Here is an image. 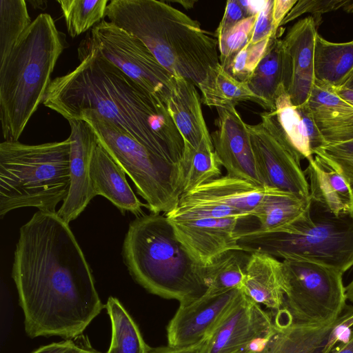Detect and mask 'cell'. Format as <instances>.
I'll use <instances>...</instances> for the list:
<instances>
[{"label": "cell", "mask_w": 353, "mask_h": 353, "mask_svg": "<svg viewBox=\"0 0 353 353\" xmlns=\"http://www.w3.org/2000/svg\"><path fill=\"white\" fill-rule=\"evenodd\" d=\"M242 219L168 220L190 256L197 263L206 266L225 251L241 250L237 236Z\"/></svg>", "instance_id": "16"}, {"label": "cell", "mask_w": 353, "mask_h": 353, "mask_svg": "<svg viewBox=\"0 0 353 353\" xmlns=\"http://www.w3.org/2000/svg\"><path fill=\"white\" fill-rule=\"evenodd\" d=\"M122 256L134 280L152 294L183 305L207 290L203 266L183 246L165 214L150 212L131 221Z\"/></svg>", "instance_id": "5"}, {"label": "cell", "mask_w": 353, "mask_h": 353, "mask_svg": "<svg viewBox=\"0 0 353 353\" xmlns=\"http://www.w3.org/2000/svg\"><path fill=\"white\" fill-rule=\"evenodd\" d=\"M234 289L216 295L203 294L179 307L167 327L168 345L183 347L209 337L241 295Z\"/></svg>", "instance_id": "14"}, {"label": "cell", "mask_w": 353, "mask_h": 353, "mask_svg": "<svg viewBox=\"0 0 353 353\" xmlns=\"http://www.w3.org/2000/svg\"><path fill=\"white\" fill-rule=\"evenodd\" d=\"M112 325V339L107 353H150L140 330L120 301L108 298L105 305Z\"/></svg>", "instance_id": "31"}, {"label": "cell", "mask_w": 353, "mask_h": 353, "mask_svg": "<svg viewBox=\"0 0 353 353\" xmlns=\"http://www.w3.org/2000/svg\"><path fill=\"white\" fill-rule=\"evenodd\" d=\"M90 176L94 195H101L112 203L123 214L129 211L136 216L144 214L147 208L129 185L124 170L99 143L90 163Z\"/></svg>", "instance_id": "22"}, {"label": "cell", "mask_w": 353, "mask_h": 353, "mask_svg": "<svg viewBox=\"0 0 353 353\" xmlns=\"http://www.w3.org/2000/svg\"><path fill=\"white\" fill-rule=\"evenodd\" d=\"M248 17L249 15L240 1H228L223 18L214 34L215 37H221L235 25Z\"/></svg>", "instance_id": "40"}, {"label": "cell", "mask_w": 353, "mask_h": 353, "mask_svg": "<svg viewBox=\"0 0 353 353\" xmlns=\"http://www.w3.org/2000/svg\"><path fill=\"white\" fill-rule=\"evenodd\" d=\"M67 44L51 15L41 13L0 62V121L5 141H18L43 103Z\"/></svg>", "instance_id": "4"}, {"label": "cell", "mask_w": 353, "mask_h": 353, "mask_svg": "<svg viewBox=\"0 0 353 353\" xmlns=\"http://www.w3.org/2000/svg\"><path fill=\"white\" fill-rule=\"evenodd\" d=\"M311 208L310 200L290 192L268 187L253 216L256 219L259 229L273 232L292 223Z\"/></svg>", "instance_id": "27"}, {"label": "cell", "mask_w": 353, "mask_h": 353, "mask_svg": "<svg viewBox=\"0 0 353 353\" xmlns=\"http://www.w3.org/2000/svg\"><path fill=\"white\" fill-rule=\"evenodd\" d=\"M282 263V308L294 323L325 324L342 314L347 301L343 272L303 259H286Z\"/></svg>", "instance_id": "9"}, {"label": "cell", "mask_w": 353, "mask_h": 353, "mask_svg": "<svg viewBox=\"0 0 353 353\" xmlns=\"http://www.w3.org/2000/svg\"><path fill=\"white\" fill-rule=\"evenodd\" d=\"M272 113L281 134L301 159L312 158L315 150L326 144L307 102L294 105L287 91L283 90L277 97L275 110Z\"/></svg>", "instance_id": "20"}, {"label": "cell", "mask_w": 353, "mask_h": 353, "mask_svg": "<svg viewBox=\"0 0 353 353\" xmlns=\"http://www.w3.org/2000/svg\"><path fill=\"white\" fill-rule=\"evenodd\" d=\"M68 122L70 184L68 195L57 211L59 216L68 223L76 219L95 196L90 169L93 152L99 144L94 131L85 121Z\"/></svg>", "instance_id": "15"}, {"label": "cell", "mask_w": 353, "mask_h": 353, "mask_svg": "<svg viewBox=\"0 0 353 353\" xmlns=\"http://www.w3.org/2000/svg\"><path fill=\"white\" fill-rule=\"evenodd\" d=\"M250 255L251 253L242 250H230L203 266V278L207 286L204 294L216 295L242 289Z\"/></svg>", "instance_id": "29"}, {"label": "cell", "mask_w": 353, "mask_h": 353, "mask_svg": "<svg viewBox=\"0 0 353 353\" xmlns=\"http://www.w3.org/2000/svg\"><path fill=\"white\" fill-rule=\"evenodd\" d=\"M339 319L325 324H303L277 311L276 331L259 353H321Z\"/></svg>", "instance_id": "23"}, {"label": "cell", "mask_w": 353, "mask_h": 353, "mask_svg": "<svg viewBox=\"0 0 353 353\" xmlns=\"http://www.w3.org/2000/svg\"><path fill=\"white\" fill-rule=\"evenodd\" d=\"M337 94L346 101L353 105V90L343 87L334 88Z\"/></svg>", "instance_id": "46"}, {"label": "cell", "mask_w": 353, "mask_h": 353, "mask_svg": "<svg viewBox=\"0 0 353 353\" xmlns=\"http://www.w3.org/2000/svg\"><path fill=\"white\" fill-rule=\"evenodd\" d=\"M331 353H353V330L343 344Z\"/></svg>", "instance_id": "45"}, {"label": "cell", "mask_w": 353, "mask_h": 353, "mask_svg": "<svg viewBox=\"0 0 353 353\" xmlns=\"http://www.w3.org/2000/svg\"><path fill=\"white\" fill-rule=\"evenodd\" d=\"M353 69V41L334 43L316 35L314 54L315 81L337 88Z\"/></svg>", "instance_id": "28"}, {"label": "cell", "mask_w": 353, "mask_h": 353, "mask_svg": "<svg viewBox=\"0 0 353 353\" xmlns=\"http://www.w3.org/2000/svg\"><path fill=\"white\" fill-rule=\"evenodd\" d=\"M274 0H266L265 3L257 14L253 33L250 39L252 44L277 35L273 24Z\"/></svg>", "instance_id": "39"}, {"label": "cell", "mask_w": 353, "mask_h": 353, "mask_svg": "<svg viewBox=\"0 0 353 353\" xmlns=\"http://www.w3.org/2000/svg\"><path fill=\"white\" fill-rule=\"evenodd\" d=\"M270 39L255 44L249 42L236 54L226 72L236 80L246 83L264 56Z\"/></svg>", "instance_id": "37"}, {"label": "cell", "mask_w": 353, "mask_h": 353, "mask_svg": "<svg viewBox=\"0 0 353 353\" xmlns=\"http://www.w3.org/2000/svg\"><path fill=\"white\" fill-rule=\"evenodd\" d=\"M32 353H100L88 345L77 344L72 339L42 346Z\"/></svg>", "instance_id": "42"}, {"label": "cell", "mask_w": 353, "mask_h": 353, "mask_svg": "<svg viewBox=\"0 0 353 353\" xmlns=\"http://www.w3.org/2000/svg\"><path fill=\"white\" fill-rule=\"evenodd\" d=\"M174 81L167 108L184 141L196 148L205 137H210L196 86L186 79L174 75Z\"/></svg>", "instance_id": "25"}, {"label": "cell", "mask_w": 353, "mask_h": 353, "mask_svg": "<svg viewBox=\"0 0 353 353\" xmlns=\"http://www.w3.org/2000/svg\"><path fill=\"white\" fill-rule=\"evenodd\" d=\"M345 0H299L290 10L280 24L283 26L305 13H312L316 16L343 9ZM279 26V27H280Z\"/></svg>", "instance_id": "38"}, {"label": "cell", "mask_w": 353, "mask_h": 353, "mask_svg": "<svg viewBox=\"0 0 353 353\" xmlns=\"http://www.w3.org/2000/svg\"><path fill=\"white\" fill-rule=\"evenodd\" d=\"M307 161L303 171L312 204L314 203L325 214L352 217L353 197L343 177L318 155Z\"/></svg>", "instance_id": "21"}, {"label": "cell", "mask_w": 353, "mask_h": 353, "mask_svg": "<svg viewBox=\"0 0 353 353\" xmlns=\"http://www.w3.org/2000/svg\"><path fill=\"white\" fill-rule=\"evenodd\" d=\"M256 15L249 17L217 39L219 61L221 68L227 72L236 54L250 41Z\"/></svg>", "instance_id": "35"}, {"label": "cell", "mask_w": 353, "mask_h": 353, "mask_svg": "<svg viewBox=\"0 0 353 353\" xmlns=\"http://www.w3.org/2000/svg\"><path fill=\"white\" fill-rule=\"evenodd\" d=\"M267 190L268 187L226 174L183 194L179 201L231 208L253 216Z\"/></svg>", "instance_id": "18"}, {"label": "cell", "mask_w": 353, "mask_h": 353, "mask_svg": "<svg viewBox=\"0 0 353 353\" xmlns=\"http://www.w3.org/2000/svg\"><path fill=\"white\" fill-rule=\"evenodd\" d=\"M105 17L140 39L170 73L197 87L209 105L221 68L214 34L162 1L112 0Z\"/></svg>", "instance_id": "3"}, {"label": "cell", "mask_w": 353, "mask_h": 353, "mask_svg": "<svg viewBox=\"0 0 353 353\" xmlns=\"http://www.w3.org/2000/svg\"><path fill=\"white\" fill-rule=\"evenodd\" d=\"M31 23L24 0H0V62Z\"/></svg>", "instance_id": "33"}, {"label": "cell", "mask_w": 353, "mask_h": 353, "mask_svg": "<svg viewBox=\"0 0 353 353\" xmlns=\"http://www.w3.org/2000/svg\"><path fill=\"white\" fill-rule=\"evenodd\" d=\"M68 224L38 210L19 230L12 277L31 338H77L105 307Z\"/></svg>", "instance_id": "1"}, {"label": "cell", "mask_w": 353, "mask_h": 353, "mask_svg": "<svg viewBox=\"0 0 353 353\" xmlns=\"http://www.w3.org/2000/svg\"><path fill=\"white\" fill-rule=\"evenodd\" d=\"M353 327V310L341 314L329 334L326 344L321 353H331L336 343Z\"/></svg>", "instance_id": "41"}, {"label": "cell", "mask_w": 353, "mask_h": 353, "mask_svg": "<svg viewBox=\"0 0 353 353\" xmlns=\"http://www.w3.org/2000/svg\"><path fill=\"white\" fill-rule=\"evenodd\" d=\"M307 104L326 144L353 140V105L334 87L314 81Z\"/></svg>", "instance_id": "19"}, {"label": "cell", "mask_w": 353, "mask_h": 353, "mask_svg": "<svg viewBox=\"0 0 353 353\" xmlns=\"http://www.w3.org/2000/svg\"><path fill=\"white\" fill-rule=\"evenodd\" d=\"M290 79L289 60L283 39L271 37L267 50L246 82L254 94L263 100L268 111L275 110L279 94L288 90Z\"/></svg>", "instance_id": "26"}, {"label": "cell", "mask_w": 353, "mask_h": 353, "mask_svg": "<svg viewBox=\"0 0 353 353\" xmlns=\"http://www.w3.org/2000/svg\"><path fill=\"white\" fill-rule=\"evenodd\" d=\"M176 2L181 4L186 9H189L193 7L194 4L196 3V1H172V2Z\"/></svg>", "instance_id": "49"}, {"label": "cell", "mask_w": 353, "mask_h": 353, "mask_svg": "<svg viewBox=\"0 0 353 353\" xmlns=\"http://www.w3.org/2000/svg\"><path fill=\"white\" fill-rule=\"evenodd\" d=\"M276 331L273 315L242 292L209 336L208 353H259Z\"/></svg>", "instance_id": "11"}, {"label": "cell", "mask_w": 353, "mask_h": 353, "mask_svg": "<svg viewBox=\"0 0 353 353\" xmlns=\"http://www.w3.org/2000/svg\"><path fill=\"white\" fill-rule=\"evenodd\" d=\"M343 10L347 13H353V0H345Z\"/></svg>", "instance_id": "48"}, {"label": "cell", "mask_w": 353, "mask_h": 353, "mask_svg": "<svg viewBox=\"0 0 353 353\" xmlns=\"http://www.w3.org/2000/svg\"><path fill=\"white\" fill-rule=\"evenodd\" d=\"M216 130L211 134L214 152L227 174L264 186L247 124L233 104L216 108Z\"/></svg>", "instance_id": "13"}, {"label": "cell", "mask_w": 353, "mask_h": 353, "mask_svg": "<svg viewBox=\"0 0 353 353\" xmlns=\"http://www.w3.org/2000/svg\"><path fill=\"white\" fill-rule=\"evenodd\" d=\"M80 63L52 79L43 104L68 121L93 111L154 154L180 165L184 141L167 106L94 52L79 46Z\"/></svg>", "instance_id": "2"}, {"label": "cell", "mask_w": 353, "mask_h": 353, "mask_svg": "<svg viewBox=\"0 0 353 353\" xmlns=\"http://www.w3.org/2000/svg\"><path fill=\"white\" fill-rule=\"evenodd\" d=\"M69 137L62 141L28 145L0 143V216L27 207L54 212L68 195Z\"/></svg>", "instance_id": "6"}, {"label": "cell", "mask_w": 353, "mask_h": 353, "mask_svg": "<svg viewBox=\"0 0 353 353\" xmlns=\"http://www.w3.org/2000/svg\"><path fill=\"white\" fill-rule=\"evenodd\" d=\"M247 128L263 185L310 200L302 159L284 137L261 123L247 124Z\"/></svg>", "instance_id": "12"}, {"label": "cell", "mask_w": 353, "mask_h": 353, "mask_svg": "<svg viewBox=\"0 0 353 353\" xmlns=\"http://www.w3.org/2000/svg\"><path fill=\"white\" fill-rule=\"evenodd\" d=\"M239 233L237 244L249 253L310 261L345 273L353 267V219L328 214L314 217L311 208L292 223L273 232L258 228Z\"/></svg>", "instance_id": "7"}, {"label": "cell", "mask_w": 353, "mask_h": 353, "mask_svg": "<svg viewBox=\"0 0 353 353\" xmlns=\"http://www.w3.org/2000/svg\"><path fill=\"white\" fill-rule=\"evenodd\" d=\"M221 166L211 137L203 138L196 148L184 145L180 163L182 194L210 180L220 177Z\"/></svg>", "instance_id": "30"}, {"label": "cell", "mask_w": 353, "mask_h": 353, "mask_svg": "<svg viewBox=\"0 0 353 353\" xmlns=\"http://www.w3.org/2000/svg\"><path fill=\"white\" fill-rule=\"evenodd\" d=\"M243 101L256 103L268 111L265 102L252 92L247 83L236 80L221 68L215 79L208 106L216 108L228 104L236 105Z\"/></svg>", "instance_id": "34"}, {"label": "cell", "mask_w": 353, "mask_h": 353, "mask_svg": "<svg viewBox=\"0 0 353 353\" xmlns=\"http://www.w3.org/2000/svg\"><path fill=\"white\" fill-rule=\"evenodd\" d=\"M314 154L321 157L341 174L353 197V140L325 144L315 150Z\"/></svg>", "instance_id": "36"}, {"label": "cell", "mask_w": 353, "mask_h": 353, "mask_svg": "<svg viewBox=\"0 0 353 353\" xmlns=\"http://www.w3.org/2000/svg\"><path fill=\"white\" fill-rule=\"evenodd\" d=\"M296 2L297 0H274L273 24L275 30H278L281 23Z\"/></svg>", "instance_id": "44"}, {"label": "cell", "mask_w": 353, "mask_h": 353, "mask_svg": "<svg viewBox=\"0 0 353 353\" xmlns=\"http://www.w3.org/2000/svg\"><path fill=\"white\" fill-rule=\"evenodd\" d=\"M339 87H343L353 90V69L345 78L341 85Z\"/></svg>", "instance_id": "47"}, {"label": "cell", "mask_w": 353, "mask_h": 353, "mask_svg": "<svg viewBox=\"0 0 353 353\" xmlns=\"http://www.w3.org/2000/svg\"><path fill=\"white\" fill-rule=\"evenodd\" d=\"M209 344L208 337L202 341L193 345L175 347L171 346H163L152 348L150 353H208Z\"/></svg>", "instance_id": "43"}, {"label": "cell", "mask_w": 353, "mask_h": 353, "mask_svg": "<svg viewBox=\"0 0 353 353\" xmlns=\"http://www.w3.org/2000/svg\"><path fill=\"white\" fill-rule=\"evenodd\" d=\"M72 120L90 125L99 143L129 176L150 212L165 214L176 206L182 195L180 165L157 155L95 112H81Z\"/></svg>", "instance_id": "8"}, {"label": "cell", "mask_w": 353, "mask_h": 353, "mask_svg": "<svg viewBox=\"0 0 353 353\" xmlns=\"http://www.w3.org/2000/svg\"><path fill=\"white\" fill-rule=\"evenodd\" d=\"M317 34L315 19L307 17L295 23L283 39L290 72L287 92L294 105L307 102L314 84V54Z\"/></svg>", "instance_id": "17"}, {"label": "cell", "mask_w": 353, "mask_h": 353, "mask_svg": "<svg viewBox=\"0 0 353 353\" xmlns=\"http://www.w3.org/2000/svg\"><path fill=\"white\" fill-rule=\"evenodd\" d=\"M68 34L74 38L105 17L108 0H58Z\"/></svg>", "instance_id": "32"}, {"label": "cell", "mask_w": 353, "mask_h": 353, "mask_svg": "<svg viewBox=\"0 0 353 353\" xmlns=\"http://www.w3.org/2000/svg\"><path fill=\"white\" fill-rule=\"evenodd\" d=\"M241 290L260 305L281 309L285 299L282 261L265 254L251 253Z\"/></svg>", "instance_id": "24"}, {"label": "cell", "mask_w": 353, "mask_h": 353, "mask_svg": "<svg viewBox=\"0 0 353 353\" xmlns=\"http://www.w3.org/2000/svg\"><path fill=\"white\" fill-rule=\"evenodd\" d=\"M79 46L113 64L167 106L174 77L137 37L102 20L91 29Z\"/></svg>", "instance_id": "10"}]
</instances>
